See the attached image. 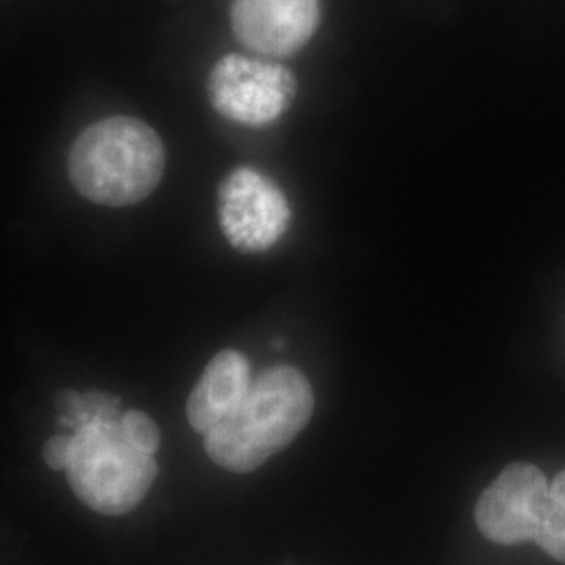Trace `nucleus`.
I'll use <instances>...</instances> for the list:
<instances>
[{
	"instance_id": "1",
	"label": "nucleus",
	"mask_w": 565,
	"mask_h": 565,
	"mask_svg": "<svg viewBox=\"0 0 565 565\" xmlns=\"http://www.w3.org/2000/svg\"><path fill=\"white\" fill-rule=\"evenodd\" d=\"M315 411V394L296 366L263 371L239 406L205 434L210 459L235 473L266 463L289 445Z\"/></svg>"
},
{
	"instance_id": "2",
	"label": "nucleus",
	"mask_w": 565,
	"mask_h": 565,
	"mask_svg": "<svg viewBox=\"0 0 565 565\" xmlns=\"http://www.w3.org/2000/svg\"><path fill=\"white\" fill-rule=\"evenodd\" d=\"M166 151L145 121L116 116L88 126L67 156L74 189L90 202L124 207L145 200L160 184Z\"/></svg>"
},
{
	"instance_id": "3",
	"label": "nucleus",
	"mask_w": 565,
	"mask_h": 565,
	"mask_svg": "<svg viewBox=\"0 0 565 565\" xmlns=\"http://www.w3.org/2000/svg\"><path fill=\"white\" fill-rule=\"evenodd\" d=\"M70 486L103 515H124L141 503L158 476L156 455L130 445L120 422L95 419L72 434Z\"/></svg>"
},
{
	"instance_id": "4",
	"label": "nucleus",
	"mask_w": 565,
	"mask_h": 565,
	"mask_svg": "<svg viewBox=\"0 0 565 565\" xmlns=\"http://www.w3.org/2000/svg\"><path fill=\"white\" fill-rule=\"evenodd\" d=\"M294 74L273 61L226 55L212 67L207 97L212 107L243 126H266L279 120L296 99Z\"/></svg>"
},
{
	"instance_id": "5",
	"label": "nucleus",
	"mask_w": 565,
	"mask_h": 565,
	"mask_svg": "<svg viewBox=\"0 0 565 565\" xmlns=\"http://www.w3.org/2000/svg\"><path fill=\"white\" fill-rule=\"evenodd\" d=\"M224 237L243 254L270 249L287 233L291 207L277 182L256 168H235L218 189Z\"/></svg>"
},
{
	"instance_id": "6",
	"label": "nucleus",
	"mask_w": 565,
	"mask_h": 565,
	"mask_svg": "<svg viewBox=\"0 0 565 565\" xmlns=\"http://www.w3.org/2000/svg\"><path fill=\"white\" fill-rule=\"evenodd\" d=\"M548 484L545 473L530 463H513L488 486L476 507V524L488 541L520 545L536 541Z\"/></svg>"
},
{
	"instance_id": "7",
	"label": "nucleus",
	"mask_w": 565,
	"mask_h": 565,
	"mask_svg": "<svg viewBox=\"0 0 565 565\" xmlns=\"http://www.w3.org/2000/svg\"><path fill=\"white\" fill-rule=\"evenodd\" d=\"M321 0H233L231 21L237 39L268 57L303 49L319 28Z\"/></svg>"
},
{
	"instance_id": "8",
	"label": "nucleus",
	"mask_w": 565,
	"mask_h": 565,
	"mask_svg": "<svg viewBox=\"0 0 565 565\" xmlns=\"http://www.w3.org/2000/svg\"><path fill=\"white\" fill-rule=\"evenodd\" d=\"M252 382V366L245 354L239 350L218 352L205 366L200 382L189 396V424L193 425V429L207 434L239 406Z\"/></svg>"
},
{
	"instance_id": "9",
	"label": "nucleus",
	"mask_w": 565,
	"mask_h": 565,
	"mask_svg": "<svg viewBox=\"0 0 565 565\" xmlns=\"http://www.w3.org/2000/svg\"><path fill=\"white\" fill-rule=\"evenodd\" d=\"M60 408V425L76 431L82 425L90 424L95 419L102 422H120V398L107 392H61L57 398Z\"/></svg>"
},
{
	"instance_id": "10",
	"label": "nucleus",
	"mask_w": 565,
	"mask_h": 565,
	"mask_svg": "<svg viewBox=\"0 0 565 565\" xmlns=\"http://www.w3.org/2000/svg\"><path fill=\"white\" fill-rule=\"evenodd\" d=\"M546 555L565 564V469L548 484L545 513L536 541Z\"/></svg>"
},
{
	"instance_id": "11",
	"label": "nucleus",
	"mask_w": 565,
	"mask_h": 565,
	"mask_svg": "<svg viewBox=\"0 0 565 565\" xmlns=\"http://www.w3.org/2000/svg\"><path fill=\"white\" fill-rule=\"evenodd\" d=\"M120 429L124 438L147 455H156L160 448V429L142 411L121 413Z\"/></svg>"
},
{
	"instance_id": "12",
	"label": "nucleus",
	"mask_w": 565,
	"mask_h": 565,
	"mask_svg": "<svg viewBox=\"0 0 565 565\" xmlns=\"http://www.w3.org/2000/svg\"><path fill=\"white\" fill-rule=\"evenodd\" d=\"M70 452H72V436H65V434L53 436V438L44 445V461H46V465H49L51 469H55V471L67 469Z\"/></svg>"
}]
</instances>
